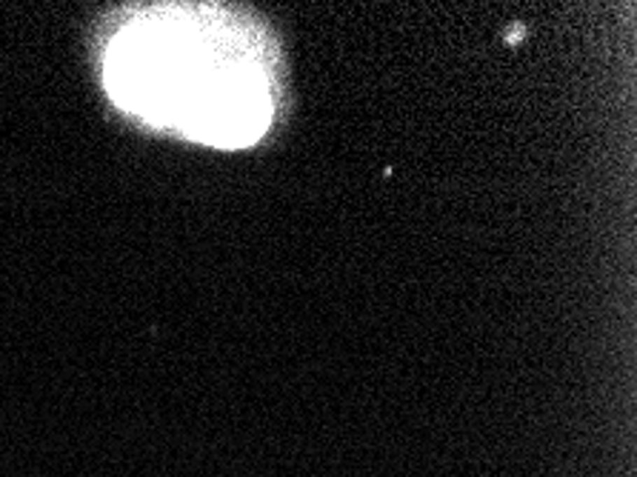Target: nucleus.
<instances>
[{
	"instance_id": "1",
	"label": "nucleus",
	"mask_w": 637,
	"mask_h": 477,
	"mask_svg": "<svg viewBox=\"0 0 637 477\" xmlns=\"http://www.w3.org/2000/svg\"><path fill=\"white\" fill-rule=\"evenodd\" d=\"M106 86L137 118L215 146L258 140L274 112L258 34L218 6L134 15L109 43Z\"/></svg>"
}]
</instances>
